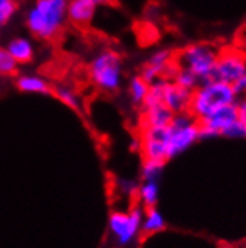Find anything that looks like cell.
<instances>
[{"label":"cell","mask_w":246,"mask_h":248,"mask_svg":"<svg viewBox=\"0 0 246 248\" xmlns=\"http://www.w3.org/2000/svg\"><path fill=\"white\" fill-rule=\"evenodd\" d=\"M219 49L210 44H192L184 48L176 59V64L189 70L200 82L212 79Z\"/></svg>","instance_id":"277c9868"},{"label":"cell","mask_w":246,"mask_h":248,"mask_svg":"<svg viewBox=\"0 0 246 248\" xmlns=\"http://www.w3.org/2000/svg\"><path fill=\"white\" fill-rule=\"evenodd\" d=\"M18 3L16 0H0V27H5L15 16Z\"/></svg>","instance_id":"603a6c76"},{"label":"cell","mask_w":246,"mask_h":248,"mask_svg":"<svg viewBox=\"0 0 246 248\" xmlns=\"http://www.w3.org/2000/svg\"><path fill=\"white\" fill-rule=\"evenodd\" d=\"M237 120H239V114H237L236 103L221 106V108L214 111L210 115L199 121L200 139H212V138L224 136L225 130Z\"/></svg>","instance_id":"9c48e42d"},{"label":"cell","mask_w":246,"mask_h":248,"mask_svg":"<svg viewBox=\"0 0 246 248\" xmlns=\"http://www.w3.org/2000/svg\"><path fill=\"white\" fill-rule=\"evenodd\" d=\"M148 90H149V84L145 82L140 75H136L130 79V84H129V96H130V100L134 103V105H140L142 106L146 94H148Z\"/></svg>","instance_id":"ac0fdd59"},{"label":"cell","mask_w":246,"mask_h":248,"mask_svg":"<svg viewBox=\"0 0 246 248\" xmlns=\"http://www.w3.org/2000/svg\"><path fill=\"white\" fill-rule=\"evenodd\" d=\"M170 81H173L176 85L185 88V90H189V92H194L200 85V81L196 78V75H192L189 70H187L181 66L176 67V72H174V75L172 77Z\"/></svg>","instance_id":"d6986e66"},{"label":"cell","mask_w":246,"mask_h":248,"mask_svg":"<svg viewBox=\"0 0 246 248\" xmlns=\"http://www.w3.org/2000/svg\"><path fill=\"white\" fill-rule=\"evenodd\" d=\"M97 6H94L90 0H70L67 8V18L76 26H85L91 23Z\"/></svg>","instance_id":"7c38bea8"},{"label":"cell","mask_w":246,"mask_h":248,"mask_svg":"<svg viewBox=\"0 0 246 248\" xmlns=\"http://www.w3.org/2000/svg\"><path fill=\"white\" fill-rule=\"evenodd\" d=\"M224 138L230 139H246V124L240 120L234 121L230 127H228L224 133Z\"/></svg>","instance_id":"cb8c5ba5"},{"label":"cell","mask_w":246,"mask_h":248,"mask_svg":"<svg viewBox=\"0 0 246 248\" xmlns=\"http://www.w3.org/2000/svg\"><path fill=\"white\" fill-rule=\"evenodd\" d=\"M232 87H233V90H234L237 99L242 97V96H246V75L242 77V78H239L236 82H233Z\"/></svg>","instance_id":"d4e9b609"},{"label":"cell","mask_w":246,"mask_h":248,"mask_svg":"<svg viewBox=\"0 0 246 248\" xmlns=\"http://www.w3.org/2000/svg\"><path fill=\"white\" fill-rule=\"evenodd\" d=\"M163 162H154V160H144L142 165V181L146 180H158L160 181L163 170H164Z\"/></svg>","instance_id":"44dd1931"},{"label":"cell","mask_w":246,"mask_h":248,"mask_svg":"<svg viewBox=\"0 0 246 248\" xmlns=\"http://www.w3.org/2000/svg\"><path fill=\"white\" fill-rule=\"evenodd\" d=\"M200 139V124L189 112L174 114L167 126L169 160L189 150Z\"/></svg>","instance_id":"5b68a950"},{"label":"cell","mask_w":246,"mask_h":248,"mask_svg":"<svg viewBox=\"0 0 246 248\" xmlns=\"http://www.w3.org/2000/svg\"><path fill=\"white\" fill-rule=\"evenodd\" d=\"M16 69H18V64L11 57L8 49L5 46H0V78L14 75Z\"/></svg>","instance_id":"7402d4cb"},{"label":"cell","mask_w":246,"mask_h":248,"mask_svg":"<svg viewBox=\"0 0 246 248\" xmlns=\"http://www.w3.org/2000/svg\"><path fill=\"white\" fill-rule=\"evenodd\" d=\"M246 75V52L239 48L219 49L212 79L233 84Z\"/></svg>","instance_id":"52a82bcc"},{"label":"cell","mask_w":246,"mask_h":248,"mask_svg":"<svg viewBox=\"0 0 246 248\" xmlns=\"http://www.w3.org/2000/svg\"><path fill=\"white\" fill-rule=\"evenodd\" d=\"M237 102V96L232 84L218 79H209L200 82V85L191 93V102L188 112L197 121H202L221 106L233 105Z\"/></svg>","instance_id":"7a4b0ae2"},{"label":"cell","mask_w":246,"mask_h":248,"mask_svg":"<svg viewBox=\"0 0 246 248\" xmlns=\"http://www.w3.org/2000/svg\"><path fill=\"white\" fill-rule=\"evenodd\" d=\"M15 85L23 93L49 94L52 92L49 82L39 75H20L15 81Z\"/></svg>","instance_id":"9a60e30c"},{"label":"cell","mask_w":246,"mask_h":248,"mask_svg":"<svg viewBox=\"0 0 246 248\" xmlns=\"http://www.w3.org/2000/svg\"><path fill=\"white\" fill-rule=\"evenodd\" d=\"M191 93L192 92L185 90V88L176 85L173 81L164 79L161 100H163V105L173 114H182V112H188Z\"/></svg>","instance_id":"8fae6325"},{"label":"cell","mask_w":246,"mask_h":248,"mask_svg":"<svg viewBox=\"0 0 246 248\" xmlns=\"http://www.w3.org/2000/svg\"><path fill=\"white\" fill-rule=\"evenodd\" d=\"M137 198L144 208L157 206L158 198H160V181L158 180H146L142 181L137 187Z\"/></svg>","instance_id":"e0dca14e"},{"label":"cell","mask_w":246,"mask_h":248,"mask_svg":"<svg viewBox=\"0 0 246 248\" xmlns=\"http://www.w3.org/2000/svg\"><path fill=\"white\" fill-rule=\"evenodd\" d=\"M144 209L133 208L130 211H114L109 217V232L114 242L124 248L134 242V239L142 232Z\"/></svg>","instance_id":"8992f818"},{"label":"cell","mask_w":246,"mask_h":248,"mask_svg":"<svg viewBox=\"0 0 246 248\" xmlns=\"http://www.w3.org/2000/svg\"><path fill=\"white\" fill-rule=\"evenodd\" d=\"M90 2L94 5V6H104V5H109V3H112L114 0H90Z\"/></svg>","instance_id":"83f0119b"},{"label":"cell","mask_w":246,"mask_h":248,"mask_svg":"<svg viewBox=\"0 0 246 248\" xmlns=\"http://www.w3.org/2000/svg\"><path fill=\"white\" fill-rule=\"evenodd\" d=\"M70 0H36L26 14V27L41 41L54 39L67 20Z\"/></svg>","instance_id":"6da1fadb"},{"label":"cell","mask_w":246,"mask_h":248,"mask_svg":"<svg viewBox=\"0 0 246 248\" xmlns=\"http://www.w3.org/2000/svg\"><path fill=\"white\" fill-rule=\"evenodd\" d=\"M124 77L122 59L114 49H101L90 63V78L101 92L115 93L119 90Z\"/></svg>","instance_id":"3957f363"},{"label":"cell","mask_w":246,"mask_h":248,"mask_svg":"<svg viewBox=\"0 0 246 248\" xmlns=\"http://www.w3.org/2000/svg\"><path fill=\"white\" fill-rule=\"evenodd\" d=\"M54 93L58 97V100H61L64 105H67L69 108L79 109L81 100H79L78 94L75 93V90H72L70 87H67V85H58V87H56Z\"/></svg>","instance_id":"ffe728a7"},{"label":"cell","mask_w":246,"mask_h":248,"mask_svg":"<svg viewBox=\"0 0 246 248\" xmlns=\"http://www.w3.org/2000/svg\"><path fill=\"white\" fill-rule=\"evenodd\" d=\"M166 227V218L161 214V211H158L157 206L145 208L144 209V218H142V232L145 235H154L164 230Z\"/></svg>","instance_id":"2e32d148"},{"label":"cell","mask_w":246,"mask_h":248,"mask_svg":"<svg viewBox=\"0 0 246 248\" xmlns=\"http://www.w3.org/2000/svg\"><path fill=\"white\" fill-rule=\"evenodd\" d=\"M5 48L8 49L11 57L16 62V64H18V66L30 63L33 60V57H34L33 42L29 38H24V36H18V38L11 39Z\"/></svg>","instance_id":"4fadbf2b"},{"label":"cell","mask_w":246,"mask_h":248,"mask_svg":"<svg viewBox=\"0 0 246 248\" xmlns=\"http://www.w3.org/2000/svg\"><path fill=\"white\" fill-rule=\"evenodd\" d=\"M173 112L169 111L164 105H154L144 108L142 127H167L173 120Z\"/></svg>","instance_id":"5bb4252c"},{"label":"cell","mask_w":246,"mask_h":248,"mask_svg":"<svg viewBox=\"0 0 246 248\" xmlns=\"http://www.w3.org/2000/svg\"><path fill=\"white\" fill-rule=\"evenodd\" d=\"M140 151H142L144 160L166 163L169 160L167 127H142Z\"/></svg>","instance_id":"30bf717a"},{"label":"cell","mask_w":246,"mask_h":248,"mask_svg":"<svg viewBox=\"0 0 246 248\" xmlns=\"http://www.w3.org/2000/svg\"><path fill=\"white\" fill-rule=\"evenodd\" d=\"M176 60H173V52L170 49H158L152 52L146 64L142 67L140 78L149 85L158 79H172L176 72Z\"/></svg>","instance_id":"ba28073f"},{"label":"cell","mask_w":246,"mask_h":248,"mask_svg":"<svg viewBox=\"0 0 246 248\" xmlns=\"http://www.w3.org/2000/svg\"><path fill=\"white\" fill-rule=\"evenodd\" d=\"M236 106H237V114H239V120L242 123L246 124V96H242L237 99L236 102Z\"/></svg>","instance_id":"4316f807"},{"label":"cell","mask_w":246,"mask_h":248,"mask_svg":"<svg viewBox=\"0 0 246 248\" xmlns=\"http://www.w3.org/2000/svg\"><path fill=\"white\" fill-rule=\"evenodd\" d=\"M118 187H119V190H122L127 194H133V193H137L139 186L134 181H130V180H119Z\"/></svg>","instance_id":"484cf974"}]
</instances>
